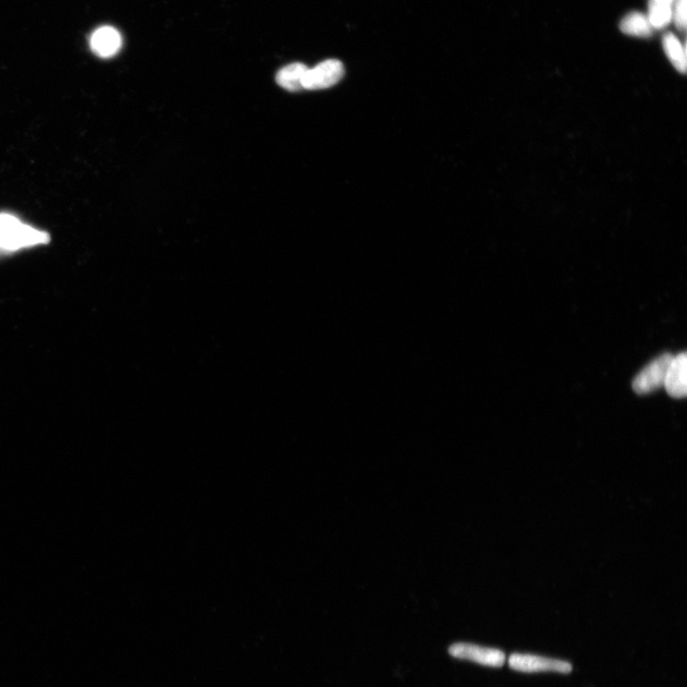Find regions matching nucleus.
Returning a JSON list of instances; mask_svg holds the SVG:
<instances>
[{
    "label": "nucleus",
    "instance_id": "10",
    "mask_svg": "<svg viewBox=\"0 0 687 687\" xmlns=\"http://www.w3.org/2000/svg\"><path fill=\"white\" fill-rule=\"evenodd\" d=\"M675 0H649V19L654 30H662L672 21V9Z\"/></svg>",
    "mask_w": 687,
    "mask_h": 687
},
{
    "label": "nucleus",
    "instance_id": "6",
    "mask_svg": "<svg viewBox=\"0 0 687 687\" xmlns=\"http://www.w3.org/2000/svg\"><path fill=\"white\" fill-rule=\"evenodd\" d=\"M667 394L673 398H684L687 394V357L683 353L673 356L666 376Z\"/></svg>",
    "mask_w": 687,
    "mask_h": 687
},
{
    "label": "nucleus",
    "instance_id": "7",
    "mask_svg": "<svg viewBox=\"0 0 687 687\" xmlns=\"http://www.w3.org/2000/svg\"><path fill=\"white\" fill-rule=\"evenodd\" d=\"M92 51L101 58L113 57L121 47V37L115 28L103 26L90 38Z\"/></svg>",
    "mask_w": 687,
    "mask_h": 687
},
{
    "label": "nucleus",
    "instance_id": "9",
    "mask_svg": "<svg viewBox=\"0 0 687 687\" xmlns=\"http://www.w3.org/2000/svg\"><path fill=\"white\" fill-rule=\"evenodd\" d=\"M620 28L623 33L639 38H649L654 31L648 15L640 12L628 13L621 21Z\"/></svg>",
    "mask_w": 687,
    "mask_h": 687
},
{
    "label": "nucleus",
    "instance_id": "3",
    "mask_svg": "<svg viewBox=\"0 0 687 687\" xmlns=\"http://www.w3.org/2000/svg\"><path fill=\"white\" fill-rule=\"evenodd\" d=\"M673 358L671 354H664L654 359L633 381V390L638 395H648L665 385L666 373Z\"/></svg>",
    "mask_w": 687,
    "mask_h": 687
},
{
    "label": "nucleus",
    "instance_id": "2",
    "mask_svg": "<svg viewBox=\"0 0 687 687\" xmlns=\"http://www.w3.org/2000/svg\"><path fill=\"white\" fill-rule=\"evenodd\" d=\"M345 69L339 60H327L314 68H307L303 80L306 90L330 88L338 84L344 77Z\"/></svg>",
    "mask_w": 687,
    "mask_h": 687
},
{
    "label": "nucleus",
    "instance_id": "5",
    "mask_svg": "<svg viewBox=\"0 0 687 687\" xmlns=\"http://www.w3.org/2000/svg\"><path fill=\"white\" fill-rule=\"evenodd\" d=\"M450 654L460 660H467L490 667H501L506 662V654L496 649L459 642L450 648Z\"/></svg>",
    "mask_w": 687,
    "mask_h": 687
},
{
    "label": "nucleus",
    "instance_id": "12",
    "mask_svg": "<svg viewBox=\"0 0 687 687\" xmlns=\"http://www.w3.org/2000/svg\"><path fill=\"white\" fill-rule=\"evenodd\" d=\"M686 3L687 0H675L672 9V21L680 31L686 29Z\"/></svg>",
    "mask_w": 687,
    "mask_h": 687
},
{
    "label": "nucleus",
    "instance_id": "4",
    "mask_svg": "<svg viewBox=\"0 0 687 687\" xmlns=\"http://www.w3.org/2000/svg\"><path fill=\"white\" fill-rule=\"evenodd\" d=\"M509 665L512 669L524 673L553 671L567 674L572 671L568 662L531 654H513Z\"/></svg>",
    "mask_w": 687,
    "mask_h": 687
},
{
    "label": "nucleus",
    "instance_id": "11",
    "mask_svg": "<svg viewBox=\"0 0 687 687\" xmlns=\"http://www.w3.org/2000/svg\"><path fill=\"white\" fill-rule=\"evenodd\" d=\"M663 46L667 58L681 73L686 71V50L681 40L672 33H666L663 38Z\"/></svg>",
    "mask_w": 687,
    "mask_h": 687
},
{
    "label": "nucleus",
    "instance_id": "1",
    "mask_svg": "<svg viewBox=\"0 0 687 687\" xmlns=\"http://www.w3.org/2000/svg\"><path fill=\"white\" fill-rule=\"evenodd\" d=\"M49 241L46 232L27 226L12 215H0V252H13Z\"/></svg>",
    "mask_w": 687,
    "mask_h": 687
},
{
    "label": "nucleus",
    "instance_id": "8",
    "mask_svg": "<svg viewBox=\"0 0 687 687\" xmlns=\"http://www.w3.org/2000/svg\"><path fill=\"white\" fill-rule=\"evenodd\" d=\"M307 67L300 63L289 64L280 70L276 76V81L280 87L290 92L303 90V80Z\"/></svg>",
    "mask_w": 687,
    "mask_h": 687
}]
</instances>
